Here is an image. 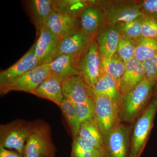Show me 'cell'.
Instances as JSON below:
<instances>
[{
	"label": "cell",
	"mask_w": 157,
	"mask_h": 157,
	"mask_svg": "<svg viewBox=\"0 0 157 157\" xmlns=\"http://www.w3.org/2000/svg\"><path fill=\"white\" fill-rule=\"evenodd\" d=\"M70 157H103V154L79 136L74 137Z\"/></svg>",
	"instance_id": "484cf974"
},
{
	"label": "cell",
	"mask_w": 157,
	"mask_h": 157,
	"mask_svg": "<svg viewBox=\"0 0 157 157\" xmlns=\"http://www.w3.org/2000/svg\"><path fill=\"white\" fill-rule=\"evenodd\" d=\"M39 36L35 43V52L40 65L48 64L54 59L61 39L44 24L36 25Z\"/></svg>",
	"instance_id": "9c48e42d"
},
{
	"label": "cell",
	"mask_w": 157,
	"mask_h": 157,
	"mask_svg": "<svg viewBox=\"0 0 157 157\" xmlns=\"http://www.w3.org/2000/svg\"><path fill=\"white\" fill-rule=\"evenodd\" d=\"M0 157H23V155L18 152L11 151L0 145Z\"/></svg>",
	"instance_id": "836d02e7"
},
{
	"label": "cell",
	"mask_w": 157,
	"mask_h": 157,
	"mask_svg": "<svg viewBox=\"0 0 157 157\" xmlns=\"http://www.w3.org/2000/svg\"><path fill=\"white\" fill-rule=\"evenodd\" d=\"M34 44L15 63L0 73V85L5 84L41 66L35 52Z\"/></svg>",
	"instance_id": "9a60e30c"
},
{
	"label": "cell",
	"mask_w": 157,
	"mask_h": 157,
	"mask_svg": "<svg viewBox=\"0 0 157 157\" xmlns=\"http://www.w3.org/2000/svg\"><path fill=\"white\" fill-rule=\"evenodd\" d=\"M154 94H157V83L155 86L154 90Z\"/></svg>",
	"instance_id": "e575fe53"
},
{
	"label": "cell",
	"mask_w": 157,
	"mask_h": 157,
	"mask_svg": "<svg viewBox=\"0 0 157 157\" xmlns=\"http://www.w3.org/2000/svg\"><path fill=\"white\" fill-rule=\"evenodd\" d=\"M79 61L71 55H63L48 64L51 71L58 75L62 79L71 76H81L78 68Z\"/></svg>",
	"instance_id": "d6986e66"
},
{
	"label": "cell",
	"mask_w": 157,
	"mask_h": 157,
	"mask_svg": "<svg viewBox=\"0 0 157 157\" xmlns=\"http://www.w3.org/2000/svg\"><path fill=\"white\" fill-rule=\"evenodd\" d=\"M90 5L83 9L80 15V28L86 33L95 39L106 22L103 8L96 1H90Z\"/></svg>",
	"instance_id": "4fadbf2b"
},
{
	"label": "cell",
	"mask_w": 157,
	"mask_h": 157,
	"mask_svg": "<svg viewBox=\"0 0 157 157\" xmlns=\"http://www.w3.org/2000/svg\"><path fill=\"white\" fill-rule=\"evenodd\" d=\"M56 151L48 124L41 121L32 123L23 157H55Z\"/></svg>",
	"instance_id": "6da1fadb"
},
{
	"label": "cell",
	"mask_w": 157,
	"mask_h": 157,
	"mask_svg": "<svg viewBox=\"0 0 157 157\" xmlns=\"http://www.w3.org/2000/svg\"><path fill=\"white\" fill-rule=\"evenodd\" d=\"M63 80L58 75L51 72L31 94L39 98L52 101L59 107L64 99L62 90Z\"/></svg>",
	"instance_id": "ac0fdd59"
},
{
	"label": "cell",
	"mask_w": 157,
	"mask_h": 157,
	"mask_svg": "<svg viewBox=\"0 0 157 157\" xmlns=\"http://www.w3.org/2000/svg\"><path fill=\"white\" fill-rule=\"evenodd\" d=\"M62 90L64 99L74 104H85L94 101L92 89L81 76H71L63 79Z\"/></svg>",
	"instance_id": "30bf717a"
},
{
	"label": "cell",
	"mask_w": 157,
	"mask_h": 157,
	"mask_svg": "<svg viewBox=\"0 0 157 157\" xmlns=\"http://www.w3.org/2000/svg\"><path fill=\"white\" fill-rule=\"evenodd\" d=\"M157 111V94L147 105L142 115L137 120L133 130L128 157H140L151 131Z\"/></svg>",
	"instance_id": "277c9868"
},
{
	"label": "cell",
	"mask_w": 157,
	"mask_h": 157,
	"mask_svg": "<svg viewBox=\"0 0 157 157\" xmlns=\"http://www.w3.org/2000/svg\"><path fill=\"white\" fill-rule=\"evenodd\" d=\"M32 123L17 120L0 127V145L13 149L23 154L27 140L30 132Z\"/></svg>",
	"instance_id": "5b68a950"
},
{
	"label": "cell",
	"mask_w": 157,
	"mask_h": 157,
	"mask_svg": "<svg viewBox=\"0 0 157 157\" xmlns=\"http://www.w3.org/2000/svg\"><path fill=\"white\" fill-rule=\"evenodd\" d=\"M130 128L120 123L109 133L103 157H128Z\"/></svg>",
	"instance_id": "8fae6325"
},
{
	"label": "cell",
	"mask_w": 157,
	"mask_h": 157,
	"mask_svg": "<svg viewBox=\"0 0 157 157\" xmlns=\"http://www.w3.org/2000/svg\"><path fill=\"white\" fill-rule=\"evenodd\" d=\"M157 82L145 78L140 84L122 95L121 121H132L146 107Z\"/></svg>",
	"instance_id": "3957f363"
},
{
	"label": "cell",
	"mask_w": 157,
	"mask_h": 157,
	"mask_svg": "<svg viewBox=\"0 0 157 157\" xmlns=\"http://www.w3.org/2000/svg\"><path fill=\"white\" fill-rule=\"evenodd\" d=\"M80 123L94 118V101L82 104H74Z\"/></svg>",
	"instance_id": "f546056e"
},
{
	"label": "cell",
	"mask_w": 157,
	"mask_h": 157,
	"mask_svg": "<svg viewBox=\"0 0 157 157\" xmlns=\"http://www.w3.org/2000/svg\"><path fill=\"white\" fill-rule=\"evenodd\" d=\"M78 136L104 153L105 144L95 119L81 123Z\"/></svg>",
	"instance_id": "44dd1931"
},
{
	"label": "cell",
	"mask_w": 157,
	"mask_h": 157,
	"mask_svg": "<svg viewBox=\"0 0 157 157\" xmlns=\"http://www.w3.org/2000/svg\"><path fill=\"white\" fill-rule=\"evenodd\" d=\"M143 15L133 20L118 23L116 25L121 36L131 40L137 45L142 40L141 25Z\"/></svg>",
	"instance_id": "603a6c76"
},
{
	"label": "cell",
	"mask_w": 157,
	"mask_h": 157,
	"mask_svg": "<svg viewBox=\"0 0 157 157\" xmlns=\"http://www.w3.org/2000/svg\"><path fill=\"white\" fill-rule=\"evenodd\" d=\"M51 73L48 64L39 66L9 82L0 85L1 94L12 91H19L31 94Z\"/></svg>",
	"instance_id": "8992f818"
},
{
	"label": "cell",
	"mask_w": 157,
	"mask_h": 157,
	"mask_svg": "<svg viewBox=\"0 0 157 157\" xmlns=\"http://www.w3.org/2000/svg\"><path fill=\"white\" fill-rule=\"evenodd\" d=\"M121 35L113 25L107 24L99 31L95 39L101 57L109 58L117 53Z\"/></svg>",
	"instance_id": "e0dca14e"
},
{
	"label": "cell",
	"mask_w": 157,
	"mask_h": 157,
	"mask_svg": "<svg viewBox=\"0 0 157 157\" xmlns=\"http://www.w3.org/2000/svg\"><path fill=\"white\" fill-rule=\"evenodd\" d=\"M30 6L36 25L44 24L54 12L52 0H33Z\"/></svg>",
	"instance_id": "d4e9b609"
},
{
	"label": "cell",
	"mask_w": 157,
	"mask_h": 157,
	"mask_svg": "<svg viewBox=\"0 0 157 157\" xmlns=\"http://www.w3.org/2000/svg\"><path fill=\"white\" fill-rule=\"evenodd\" d=\"M142 63L146 73V78L157 82V55Z\"/></svg>",
	"instance_id": "d6a6232c"
},
{
	"label": "cell",
	"mask_w": 157,
	"mask_h": 157,
	"mask_svg": "<svg viewBox=\"0 0 157 157\" xmlns=\"http://www.w3.org/2000/svg\"><path fill=\"white\" fill-rule=\"evenodd\" d=\"M142 39H157V21L144 16L141 25Z\"/></svg>",
	"instance_id": "4dcf8cb0"
},
{
	"label": "cell",
	"mask_w": 157,
	"mask_h": 157,
	"mask_svg": "<svg viewBox=\"0 0 157 157\" xmlns=\"http://www.w3.org/2000/svg\"><path fill=\"white\" fill-rule=\"evenodd\" d=\"M102 74H106L119 81L123 75L125 69V63L116 53L109 58L101 57Z\"/></svg>",
	"instance_id": "cb8c5ba5"
},
{
	"label": "cell",
	"mask_w": 157,
	"mask_h": 157,
	"mask_svg": "<svg viewBox=\"0 0 157 157\" xmlns=\"http://www.w3.org/2000/svg\"><path fill=\"white\" fill-rule=\"evenodd\" d=\"M44 25L61 40L70 37L81 29L78 17L54 11L50 14Z\"/></svg>",
	"instance_id": "5bb4252c"
},
{
	"label": "cell",
	"mask_w": 157,
	"mask_h": 157,
	"mask_svg": "<svg viewBox=\"0 0 157 157\" xmlns=\"http://www.w3.org/2000/svg\"><path fill=\"white\" fill-rule=\"evenodd\" d=\"M98 2L104 9L107 24L116 25L118 23L133 20L142 15L139 2L132 1Z\"/></svg>",
	"instance_id": "52a82bcc"
},
{
	"label": "cell",
	"mask_w": 157,
	"mask_h": 157,
	"mask_svg": "<svg viewBox=\"0 0 157 157\" xmlns=\"http://www.w3.org/2000/svg\"><path fill=\"white\" fill-rule=\"evenodd\" d=\"M146 78V73L143 63L135 58L125 63L123 75L119 81L122 95L134 89Z\"/></svg>",
	"instance_id": "2e32d148"
},
{
	"label": "cell",
	"mask_w": 157,
	"mask_h": 157,
	"mask_svg": "<svg viewBox=\"0 0 157 157\" xmlns=\"http://www.w3.org/2000/svg\"><path fill=\"white\" fill-rule=\"evenodd\" d=\"M137 45L131 40L121 36L117 53L125 63L134 58Z\"/></svg>",
	"instance_id": "f1b7e54d"
},
{
	"label": "cell",
	"mask_w": 157,
	"mask_h": 157,
	"mask_svg": "<svg viewBox=\"0 0 157 157\" xmlns=\"http://www.w3.org/2000/svg\"><path fill=\"white\" fill-rule=\"evenodd\" d=\"M94 119L104 144L111 131L121 123V105L112 98L94 95Z\"/></svg>",
	"instance_id": "7a4b0ae2"
},
{
	"label": "cell",
	"mask_w": 157,
	"mask_h": 157,
	"mask_svg": "<svg viewBox=\"0 0 157 157\" xmlns=\"http://www.w3.org/2000/svg\"><path fill=\"white\" fill-rule=\"evenodd\" d=\"M92 90L94 95H104L112 98L121 105L122 94L119 81L111 76L103 74L94 86Z\"/></svg>",
	"instance_id": "ffe728a7"
},
{
	"label": "cell",
	"mask_w": 157,
	"mask_h": 157,
	"mask_svg": "<svg viewBox=\"0 0 157 157\" xmlns=\"http://www.w3.org/2000/svg\"><path fill=\"white\" fill-rule=\"evenodd\" d=\"M139 4L143 16L157 21V0H144Z\"/></svg>",
	"instance_id": "1f68e13d"
},
{
	"label": "cell",
	"mask_w": 157,
	"mask_h": 157,
	"mask_svg": "<svg viewBox=\"0 0 157 157\" xmlns=\"http://www.w3.org/2000/svg\"><path fill=\"white\" fill-rule=\"evenodd\" d=\"M73 136H78L81 123L76 113L75 105L71 101L64 99L59 107Z\"/></svg>",
	"instance_id": "4316f807"
},
{
	"label": "cell",
	"mask_w": 157,
	"mask_h": 157,
	"mask_svg": "<svg viewBox=\"0 0 157 157\" xmlns=\"http://www.w3.org/2000/svg\"><path fill=\"white\" fill-rule=\"evenodd\" d=\"M94 39L81 29L74 35L61 40L54 59L63 55H68L76 58L79 62Z\"/></svg>",
	"instance_id": "7c38bea8"
},
{
	"label": "cell",
	"mask_w": 157,
	"mask_h": 157,
	"mask_svg": "<svg viewBox=\"0 0 157 157\" xmlns=\"http://www.w3.org/2000/svg\"><path fill=\"white\" fill-rule=\"evenodd\" d=\"M101 61L98 44L94 39L78 63L82 77L92 89L102 75Z\"/></svg>",
	"instance_id": "ba28073f"
},
{
	"label": "cell",
	"mask_w": 157,
	"mask_h": 157,
	"mask_svg": "<svg viewBox=\"0 0 157 157\" xmlns=\"http://www.w3.org/2000/svg\"><path fill=\"white\" fill-rule=\"evenodd\" d=\"M52 4L54 12L80 17L83 9L90 2L82 0H54Z\"/></svg>",
	"instance_id": "7402d4cb"
},
{
	"label": "cell",
	"mask_w": 157,
	"mask_h": 157,
	"mask_svg": "<svg viewBox=\"0 0 157 157\" xmlns=\"http://www.w3.org/2000/svg\"><path fill=\"white\" fill-rule=\"evenodd\" d=\"M157 55V39H142L136 45L134 58L143 63Z\"/></svg>",
	"instance_id": "83f0119b"
}]
</instances>
